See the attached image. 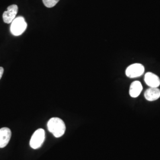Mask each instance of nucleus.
Segmentation results:
<instances>
[{"label": "nucleus", "instance_id": "nucleus-1", "mask_svg": "<svg viewBox=\"0 0 160 160\" xmlns=\"http://www.w3.org/2000/svg\"><path fill=\"white\" fill-rule=\"evenodd\" d=\"M48 131L51 132L55 137H62L66 130L65 124L63 120L58 118H52L48 121Z\"/></svg>", "mask_w": 160, "mask_h": 160}, {"label": "nucleus", "instance_id": "nucleus-2", "mask_svg": "<svg viewBox=\"0 0 160 160\" xmlns=\"http://www.w3.org/2000/svg\"><path fill=\"white\" fill-rule=\"evenodd\" d=\"M27 27L28 24L24 17L22 16L16 17L12 22L10 27L11 33L14 36H20L24 32Z\"/></svg>", "mask_w": 160, "mask_h": 160}, {"label": "nucleus", "instance_id": "nucleus-3", "mask_svg": "<svg viewBox=\"0 0 160 160\" xmlns=\"http://www.w3.org/2000/svg\"><path fill=\"white\" fill-rule=\"evenodd\" d=\"M45 138V132L43 129H39L34 132L30 141V145L33 149H38L42 146Z\"/></svg>", "mask_w": 160, "mask_h": 160}, {"label": "nucleus", "instance_id": "nucleus-4", "mask_svg": "<svg viewBox=\"0 0 160 160\" xmlns=\"http://www.w3.org/2000/svg\"><path fill=\"white\" fill-rule=\"evenodd\" d=\"M145 68L142 64L133 63L126 68V76L131 78L139 77L143 74Z\"/></svg>", "mask_w": 160, "mask_h": 160}, {"label": "nucleus", "instance_id": "nucleus-5", "mask_svg": "<svg viewBox=\"0 0 160 160\" xmlns=\"http://www.w3.org/2000/svg\"><path fill=\"white\" fill-rule=\"evenodd\" d=\"M18 6L15 4L11 5L8 7L7 11L3 13L2 18L4 23H12V22L15 19L18 12Z\"/></svg>", "mask_w": 160, "mask_h": 160}, {"label": "nucleus", "instance_id": "nucleus-6", "mask_svg": "<svg viewBox=\"0 0 160 160\" xmlns=\"http://www.w3.org/2000/svg\"><path fill=\"white\" fill-rule=\"evenodd\" d=\"M12 137L11 130L8 128L0 129V148H4L9 142Z\"/></svg>", "mask_w": 160, "mask_h": 160}, {"label": "nucleus", "instance_id": "nucleus-7", "mask_svg": "<svg viewBox=\"0 0 160 160\" xmlns=\"http://www.w3.org/2000/svg\"><path fill=\"white\" fill-rule=\"evenodd\" d=\"M144 80L145 83L152 88H158L160 85V78L152 72H147L145 75Z\"/></svg>", "mask_w": 160, "mask_h": 160}, {"label": "nucleus", "instance_id": "nucleus-8", "mask_svg": "<svg viewBox=\"0 0 160 160\" xmlns=\"http://www.w3.org/2000/svg\"><path fill=\"white\" fill-rule=\"evenodd\" d=\"M144 96L145 99L149 102L157 100L160 97V90L158 88L150 87L145 92Z\"/></svg>", "mask_w": 160, "mask_h": 160}, {"label": "nucleus", "instance_id": "nucleus-9", "mask_svg": "<svg viewBox=\"0 0 160 160\" xmlns=\"http://www.w3.org/2000/svg\"><path fill=\"white\" fill-rule=\"evenodd\" d=\"M142 88L141 83L138 81H135L131 84L129 88V95L133 98H137L142 91Z\"/></svg>", "mask_w": 160, "mask_h": 160}, {"label": "nucleus", "instance_id": "nucleus-10", "mask_svg": "<svg viewBox=\"0 0 160 160\" xmlns=\"http://www.w3.org/2000/svg\"><path fill=\"white\" fill-rule=\"evenodd\" d=\"M44 5L48 8H52L57 4L59 0H42Z\"/></svg>", "mask_w": 160, "mask_h": 160}, {"label": "nucleus", "instance_id": "nucleus-11", "mask_svg": "<svg viewBox=\"0 0 160 160\" xmlns=\"http://www.w3.org/2000/svg\"><path fill=\"white\" fill-rule=\"evenodd\" d=\"M3 73H4V68L2 67H0V80L2 77Z\"/></svg>", "mask_w": 160, "mask_h": 160}]
</instances>
